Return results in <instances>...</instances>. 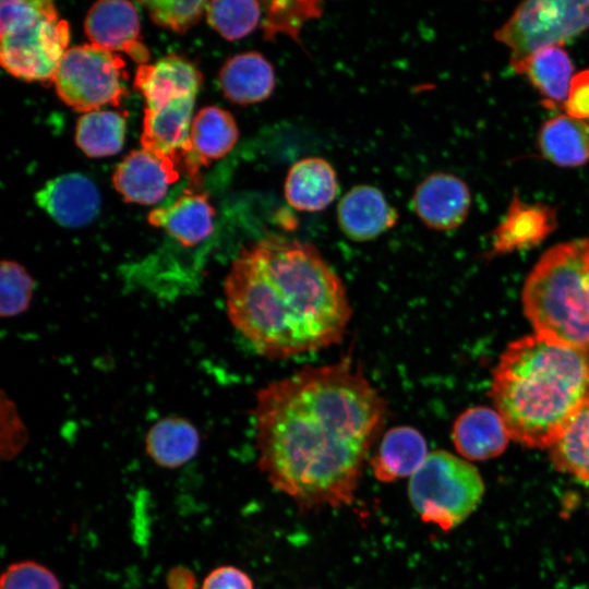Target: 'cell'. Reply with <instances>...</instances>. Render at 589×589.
I'll return each instance as SVG.
<instances>
[{"label": "cell", "instance_id": "obj_36", "mask_svg": "<svg viewBox=\"0 0 589 589\" xmlns=\"http://www.w3.org/2000/svg\"><path fill=\"white\" fill-rule=\"evenodd\" d=\"M309 589H312V588H309Z\"/></svg>", "mask_w": 589, "mask_h": 589}, {"label": "cell", "instance_id": "obj_22", "mask_svg": "<svg viewBox=\"0 0 589 589\" xmlns=\"http://www.w3.org/2000/svg\"><path fill=\"white\" fill-rule=\"evenodd\" d=\"M428 456L426 442L417 429L396 426L383 435L370 467L378 481L393 482L414 474Z\"/></svg>", "mask_w": 589, "mask_h": 589}, {"label": "cell", "instance_id": "obj_19", "mask_svg": "<svg viewBox=\"0 0 589 589\" xmlns=\"http://www.w3.org/2000/svg\"><path fill=\"white\" fill-rule=\"evenodd\" d=\"M218 80L225 97L243 106L264 101L276 86L273 64L257 51L229 58L221 67Z\"/></svg>", "mask_w": 589, "mask_h": 589}, {"label": "cell", "instance_id": "obj_35", "mask_svg": "<svg viewBox=\"0 0 589 589\" xmlns=\"http://www.w3.org/2000/svg\"><path fill=\"white\" fill-rule=\"evenodd\" d=\"M168 589H196L197 580L194 572L187 566H173L166 574Z\"/></svg>", "mask_w": 589, "mask_h": 589}, {"label": "cell", "instance_id": "obj_25", "mask_svg": "<svg viewBox=\"0 0 589 589\" xmlns=\"http://www.w3.org/2000/svg\"><path fill=\"white\" fill-rule=\"evenodd\" d=\"M196 426L182 417H166L155 422L144 440L145 453L157 466L175 469L192 460L200 448Z\"/></svg>", "mask_w": 589, "mask_h": 589}, {"label": "cell", "instance_id": "obj_21", "mask_svg": "<svg viewBox=\"0 0 589 589\" xmlns=\"http://www.w3.org/2000/svg\"><path fill=\"white\" fill-rule=\"evenodd\" d=\"M238 137V125L229 111L216 106L202 108L192 120L191 152L183 160L189 175L194 177L201 166L225 157Z\"/></svg>", "mask_w": 589, "mask_h": 589}, {"label": "cell", "instance_id": "obj_8", "mask_svg": "<svg viewBox=\"0 0 589 589\" xmlns=\"http://www.w3.org/2000/svg\"><path fill=\"white\" fill-rule=\"evenodd\" d=\"M123 76L124 62L120 56L84 44L65 51L52 81L64 104L86 113L108 104L118 106L125 94Z\"/></svg>", "mask_w": 589, "mask_h": 589}, {"label": "cell", "instance_id": "obj_30", "mask_svg": "<svg viewBox=\"0 0 589 589\" xmlns=\"http://www.w3.org/2000/svg\"><path fill=\"white\" fill-rule=\"evenodd\" d=\"M0 276L1 315L12 317L25 312L33 298L34 278L23 265L10 260L1 262Z\"/></svg>", "mask_w": 589, "mask_h": 589}, {"label": "cell", "instance_id": "obj_14", "mask_svg": "<svg viewBox=\"0 0 589 589\" xmlns=\"http://www.w3.org/2000/svg\"><path fill=\"white\" fill-rule=\"evenodd\" d=\"M337 221L344 235L358 242L373 240L393 228L398 213L376 187L359 184L337 204Z\"/></svg>", "mask_w": 589, "mask_h": 589}, {"label": "cell", "instance_id": "obj_2", "mask_svg": "<svg viewBox=\"0 0 589 589\" xmlns=\"http://www.w3.org/2000/svg\"><path fill=\"white\" fill-rule=\"evenodd\" d=\"M224 291L233 327L269 359L338 344L352 315L342 280L316 247L278 235L241 249Z\"/></svg>", "mask_w": 589, "mask_h": 589}, {"label": "cell", "instance_id": "obj_12", "mask_svg": "<svg viewBox=\"0 0 589 589\" xmlns=\"http://www.w3.org/2000/svg\"><path fill=\"white\" fill-rule=\"evenodd\" d=\"M37 205L63 227H82L95 219L100 195L94 182L82 173H67L48 181L35 194Z\"/></svg>", "mask_w": 589, "mask_h": 589}, {"label": "cell", "instance_id": "obj_23", "mask_svg": "<svg viewBox=\"0 0 589 589\" xmlns=\"http://www.w3.org/2000/svg\"><path fill=\"white\" fill-rule=\"evenodd\" d=\"M538 148L551 164L576 168L589 161V123L561 113L553 116L541 125Z\"/></svg>", "mask_w": 589, "mask_h": 589}, {"label": "cell", "instance_id": "obj_6", "mask_svg": "<svg viewBox=\"0 0 589 589\" xmlns=\"http://www.w3.org/2000/svg\"><path fill=\"white\" fill-rule=\"evenodd\" d=\"M483 491L478 470L445 450L430 453L408 484L409 500L420 518L445 531L474 510Z\"/></svg>", "mask_w": 589, "mask_h": 589}, {"label": "cell", "instance_id": "obj_17", "mask_svg": "<svg viewBox=\"0 0 589 589\" xmlns=\"http://www.w3.org/2000/svg\"><path fill=\"white\" fill-rule=\"evenodd\" d=\"M201 84L200 71L177 55L166 56L153 64H141L134 79V86L143 95L146 108L176 97L196 96Z\"/></svg>", "mask_w": 589, "mask_h": 589}, {"label": "cell", "instance_id": "obj_24", "mask_svg": "<svg viewBox=\"0 0 589 589\" xmlns=\"http://www.w3.org/2000/svg\"><path fill=\"white\" fill-rule=\"evenodd\" d=\"M525 74L549 109L564 108L574 77V64L561 46L542 48L517 69Z\"/></svg>", "mask_w": 589, "mask_h": 589}, {"label": "cell", "instance_id": "obj_31", "mask_svg": "<svg viewBox=\"0 0 589 589\" xmlns=\"http://www.w3.org/2000/svg\"><path fill=\"white\" fill-rule=\"evenodd\" d=\"M152 21L176 33H184L205 13L207 1L153 0L142 1Z\"/></svg>", "mask_w": 589, "mask_h": 589}, {"label": "cell", "instance_id": "obj_18", "mask_svg": "<svg viewBox=\"0 0 589 589\" xmlns=\"http://www.w3.org/2000/svg\"><path fill=\"white\" fill-rule=\"evenodd\" d=\"M452 438L461 456L470 460H484L502 454L510 436L496 410L477 406L457 417Z\"/></svg>", "mask_w": 589, "mask_h": 589}, {"label": "cell", "instance_id": "obj_13", "mask_svg": "<svg viewBox=\"0 0 589 589\" xmlns=\"http://www.w3.org/2000/svg\"><path fill=\"white\" fill-rule=\"evenodd\" d=\"M196 96L172 98L145 108L141 144L143 148L172 158L179 164L191 152L192 111Z\"/></svg>", "mask_w": 589, "mask_h": 589}, {"label": "cell", "instance_id": "obj_15", "mask_svg": "<svg viewBox=\"0 0 589 589\" xmlns=\"http://www.w3.org/2000/svg\"><path fill=\"white\" fill-rule=\"evenodd\" d=\"M557 227L556 209L544 203L529 204L514 193L505 216L492 232L491 254L537 247Z\"/></svg>", "mask_w": 589, "mask_h": 589}, {"label": "cell", "instance_id": "obj_28", "mask_svg": "<svg viewBox=\"0 0 589 589\" xmlns=\"http://www.w3.org/2000/svg\"><path fill=\"white\" fill-rule=\"evenodd\" d=\"M205 14L208 24L224 38L240 39L262 22V3L254 0L209 1Z\"/></svg>", "mask_w": 589, "mask_h": 589}, {"label": "cell", "instance_id": "obj_5", "mask_svg": "<svg viewBox=\"0 0 589 589\" xmlns=\"http://www.w3.org/2000/svg\"><path fill=\"white\" fill-rule=\"evenodd\" d=\"M0 61L24 81L53 79L68 50L69 24L48 0L1 1Z\"/></svg>", "mask_w": 589, "mask_h": 589}, {"label": "cell", "instance_id": "obj_1", "mask_svg": "<svg viewBox=\"0 0 589 589\" xmlns=\"http://www.w3.org/2000/svg\"><path fill=\"white\" fill-rule=\"evenodd\" d=\"M257 464L303 509L352 503L387 402L347 354L262 387L253 408Z\"/></svg>", "mask_w": 589, "mask_h": 589}, {"label": "cell", "instance_id": "obj_33", "mask_svg": "<svg viewBox=\"0 0 589 589\" xmlns=\"http://www.w3.org/2000/svg\"><path fill=\"white\" fill-rule=\"evenodd\" d=\"M201 589H254L252 578L239 567L223 565L212 569Z\"/></svg>", "mask_w": 589, "mask_h": 589}, {"label": "cell", "instance_id": "obj_26", "mask_svg": "<svg viewBox=\"0 0 589 589\" xmlns=\"http://www.w3.org/2000/svg\"><path fill=\"white\" fill-rule=\"evenodd\" d=\"M551 459L560 471L568 472L589 484V399L551 446Z\"/></svg>", "mask_w": 589, "mask_h": 589}, {"label": "cell", "instance_id": "obj_34", "mask_svg": "<svg viewBox=\"0 0 589 589\" xmlns=\"http://www.w3.org/2000/svg\"><path fill=\"white\" fill-rule=\"evenodd\" d=\"M564 109L570 117L589 119V69L574 75Z\"/></svg>", "mask_w": 589, "mask_h": 589}, {"label": "cell", "instance_id": "obj_11", "mask_svg": "<svg viewBox=\"0 0 589 589\" xmlns=\"http://www.w3.org/2000/svg\"><path fill=\"white\" fill-rule=\"evenodd\" d=\"M411 203L425 226L448 231L459 227L467 218L471 194L467 183L456 175L435 172L416 187Z\"/></svg>", "mask_w": 589, "mask_h": 589}, {"label": "cell", "instance_id": "obj_7", "mask_svg": "<svg viewBox=\"0 0 589 589\" xmlns=\"http://www.w3.org/2000/svg\"><path fill=\"white\" fill-rule=\"evenodd\" d=\"M589 29V0H538L521 2L494 33L510 52L517 69L536 51L561 46Z\"/></svg>", "mask_w": 589, "mask_h": 589}, {"label": "cell", "instance_id": "obj_16", "mask_svg": "<svg viewBox=\"0 0 589 589\" xmlns=\"http://www.w3.org/2000/svg\"><path fill=\"white\" fill-rule=\"evenodd\" d=\"M214 217L215 209L206 194L187 191L170 204L153 209L147 220L180 245L193 248L213 233Z\"/></svg>", "mask_w": 589, "mask_h": 589}, {"label": "cell", "instance_id": "obj_20", "mask_svg": "<svg viewBox=\"0 0 589 589\" xmlns=\"http://www.w3.org/2000/svg\"><path fill=\"white\" fill-rule=\"evenodd\" d=\"M338 191L334 167L321 157H305L296 161L284 183L287 203L301 212L325 209L337 197Z\"/></svg>", "mask_w": 589, "mask_h": 589}, {"label": "cell", "instance_id": "obj_4", "mask_svg": "<svg viewBox=\"0 0 589 589\" xmlns=\"http://www.w3.org/2000/svg\"><path fill=\"white\" fill-rule=\"evenodd\" d=\"M522 306L537 334L589 351V237L541 255L524 284Z\"/></svg>", "mask_w": 589, "mask_h": 589}, {"label": "cell", "instance_id": "obj_32", "mask_svg": "<svg viewBox=\"0 0 589 589\" xmlns=\"http://www.w3.org/2000/svg\"><path fill=\"white\" fill-rule=\"evenodd\" d=\"M0 589H61L56 574L31 560L10 564L1 575Z\"/></svg>", "mask_w": 589, "mask_h": 589}, {"label": "cell", "instance_id": "obj_27", "mask_svg": "<svg viewBox=\"0 0 589 589\" xmlns=\"http://www.w3.org/2000/svg\"><path fill=\"white\" fill-rule=\"evenodd\" d=\"M124 135V116L111 110H94L82 115L75 129V142L89 157L117 154L123 145Z\"/></svg>", "mask_w": 589, "mask_h": 589}, {"label": "cell", "instance_id": "obj_3", "mask_svg": "<svg viewBox=\"0 0 589 589\" xmlns=\"http://www.w3.org/2000/svg\"><path fill=\"white\" fill-rule=\"evenodd\" d=\"M490 396L510 438L551 448L589 399V351L537 333L516 339L498 359Z\"/></svg>", "mask_w": 589, "mask_h": 589}, {"label": "cell", "instance_id": "obj_10", "mask_svg": "<svg viewBox=\"0 0 589 589\" xmlns=\"http://www.w3.org/2000/svg\"><path fill=\"white\" fill-rule=\"evenodd\" d=\"M177 166L172 158L142 147L129 153L117 166L113 187L125 202L152 205L161 201L178 180Z\"/></svg>", "mask_w": 589, "mask_h": 589}, {"label": "cell", "instance_id": "obj_9", "mask_svg": "<svg viewBox=\"0 0 589 589\" xmlns=\"http://www.w3.org/2000/svg\"><path fill=\"white\" fill-rule=\"evenodd\" d=\"M84 29L95 46L111 52H125L141 64L149 58V51L141 40L137 9L132 2L107 0L94 3L87 12Z\"/></svg>", "mask_w": 589, "mask_h": 589}, {"label": "cell", "instance_id": "obj_29", "mask_svg": "<svg viewBox=\"0 0 589 589\" xmlns=\"http://www.w3.org/2000/svg\"><path fill=\"white\" fill-rule=\"evenodd\" d=\"M261 26L264 37L274 40L277 35H287L301 45L300 34L303 25L322 15L320 1H267L262 3Z\"/></svg>", "mask_w": 589, "mask_h": 589}]
</instances>
